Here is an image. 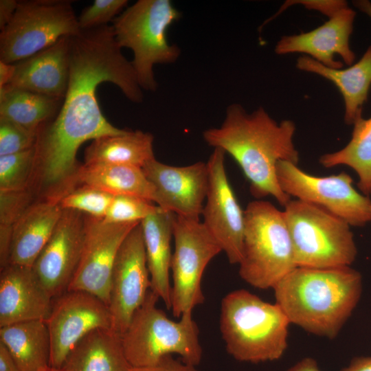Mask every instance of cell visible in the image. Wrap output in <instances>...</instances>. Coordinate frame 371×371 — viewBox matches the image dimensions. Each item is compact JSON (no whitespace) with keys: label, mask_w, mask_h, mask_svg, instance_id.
<instances>
[{"label":"cell","mask_w":371,"mask_h":371,"mask_svg":"<svg viewBox=\"0 0 371 371\" xmlns=\"http://www.w3.org/2000/svg\"><path fill=\"white\" fill-rule=\"evenodd\" d=\"M120 88L134 103L144 95L131 63L122 53L112 25L81 30L70 38L67 89L56 116L39 131L33 185L42 196L63 192L81 166L76 154L88 140L123 134L104 116L96 96L101 83Z\"/></svg>","instance_id":"1"},{"label":"cell","mask_w":371,"mask_h":371,"mask_svg":"<svg viewBox=\"0 0 371 371\" xmlns=\"http://www.w3.org/2000/svg\"><path fill=\"white\" fill-rule=\"evenodd\" d=\"M295 131L292 120L278 123L262 107L249 113L235 103L227 106L222 124L204 131L203 137L209 146L234 158L249 181L254 196H271L284 207L291 197L278 184L276 165L280 161L297 165Z\"/></svg>","instance_id":"2"},{"label":"cell","mask_w":371,"mask_h":371,"mask_svg":"<svg viewBox=\"0 0 371 371\" xmlns=\"http://www.w3.org/2000/svg\"><path fill=\"white\" fill-rule=\"evenodd\" d=\"M273 289L276 303L291 324L332 339L357 307L363 280L360 272L350 266L296 267Z\"/></svg>","instance_id":"3"},{"label":"cell","mask_w":371,"mask_h":371,"mask_svg":"<svg viewBox=\"0 0 371 371\" xmlns=\"http://www.w3.org/2000/svg\"><path fill=\"white\" fill-rule=\"evenodd\" d=\"M290 324L276 303L245 289L232 291L222 300L220 330L227 352L238 361L257 363L281 358Z\"/></svg>","instance_id":"4"},{"label":"cell","mask_w":371,"mask_h":371,"mask_svg":"<svg viewBox=\"0 0 371 371\" xmlns=\"http://www.w3.org/2000/svg\"><path fill=\"white\" fill-rule=\"evenodd\" d=\"M159 297L150 289L120 335L124 354L134 368L156 365L164 357L176 354L188 364L196 366L203 350L199 330L192 314L173 321L157 307Z\"/></svg>","instance_id":"5"},{"label":"cell","mask_w":371,"mask_h":371,"mask_svg":"<svg viewBox=\"0 0 371 371\" xmlns=\"http://www.w3.org/2000/svg\"><path fill=\"white\" fill-rule=\"evenodd\" d=\"M181 16L170 0H139L112 21L118 45L133 52L131 63L142 90H157L155 65L179 58L180 49L168 42L167 30Z\"/></svg>","instance_id":"6"},{"label":"cell","mask_w":371,"mask_h":371,"mask_svg":"<svg viewBox=\"0 0 371 371\" xmlns=\"http://www.w3.org/2000/svg\"><path fill=\"white\" fill-rule=\"evenodd\" d=\"M243 251L239 276L251 286L273 289L296 267L283 211L256 200L244 211Z\"/></svg>","instance_id":"7"},{"label":"cell","mask_w":371,"mask_h":371,"mask_svg":"<svg viewBox=\"0 0 371 371\" xmlns=\"http://www.w3.org/2000/svg\"><path fill=\"white\" fill-rule=\"evenodd\" d=\"M296 267L351 266L357 248L350 225L326 210L291 199L283 211Z\"/></svg>","instance_id":"8"},{"label":"cell","mask_w":371,"mask_h":371,"mask_svg":"<svg viewBox=\"0 0 371 371\" xmlns=\"http://www.w3.org/2000/svg\"><path fill=\"white\" fill-rule=\"evenodd\" d=\"M80 31L70 1H18L12 19L1 31L0 60L18 63Z\"/></svg>","instance_id":"9"},{"label":"cell","mask_w":371,"mask_h":371,"mask_svg":"<svg viewBox=\"0 0 371 371\" xmlns=\"http://www.w3.org/2000/svg\"><path fill=\"white\" fill-rule=\"evenodd\" d=\"M171 308L175 317L192 314L205 300L201 282L209 262L222 249L199 220L174 215Z\"/></svg>","instance_id":"10"},{"label":"cell","mask_w":371,"mask_h":371,"mask_svg":"<svg viewBox=\"0 0 371 371\" xmlns=\"http://www.w3.org/2000/svg\"><path fill=\"white\" fill-rule=\"evenodd\" d=\"M276 175L280 188L290 197L318 205L350 226L362 227L371 221V199L353 187L352 178L345 172L317 177L280 161Z\"/></svg>","instance_id":"11"},{"label":"cell","mask_w":371,"mask_h":371,"mask_svg":"<svg viewBox=\"0 0 371 371\" xmlns=\"http://www.w3.org/2000/svg\"><path fill=\"white\" fill-rule=\"evenodd\" d=\"M51 340L50 367L60 369L75 346L90 332L112 329L109 306L82 291H66L52 299L45 320Z\"/></svg>","instance_id":"12"},{"label":"cell","mask_w":371,"mask_h":371,"mask_svg":"<svg viewBox=\"0 0 371 371\" xmlns=\"http://www.w3.org/2000/svg\"><path fill=\"white\" fill-rule=\"evenodd\" d=\"M139 223H110L86 214L82 255L67 291L89 293L109 306L116 255L126 236Z\"/></svg>","instance_id":"13"},{"label":"cell","mask_w":371,"mask_h":371,"mask_svg":"<svg viewBox=\"0 0 371 371\" xmlns=\"http://www.w3.org/2000/svg\"><path fill=\"white\" fill-rule=\"evenodd\" d=\"M141 223V222H140ZM140 223L126 236L116 255L111 278L109 308L112 330L121 335L150 289Z\"/></svg>","instance_id":"14"},{"label":"cell","mask_w":371,"mask_h":371,"mask_svg":"<svg viewBox=\"0 0 371 371\" xmlns=\"http://www.w3.org/2000/svg\"><path fill=\"white\" fill-rule=\"evenodd\" d=\"M225 155L221 148H214L207 161L208 188L202 223L225 253L229 262L238 265L243 251L244 211L228 181Z\"/></svg>","instance_id":"15"},{"label":"cell","mask_w":371,"mask_h":371,"mask_svg":"<svg viewBox=\"0 0 371 371\" xmlns=\"http://www.w3.org/2000/svg\"><path fill=\"white\" fill-rule=\"evenodd\" d=\"M86 236V214L63 210L49 240L32 268L50 296L67 290L80 263Z\"/></svg>","instance_id":"16"},{"label":"cell","mask_w":371,"mask_h":371,"mask_svg":"<svg viewBox=\"0 0 371 371\" xmlns=\"http://www.w3.org/2000/svg\"><path fill=\"white\" fill-rule=\"evenodd\" d=\"M142 170L154 187V203L160 209L199 220L208 188L207 163L199 161L186 166H173L154 158Z\"/></svg>","instance_id":"17"},{"label":"cell","mask_w":371,"mask_h":371,"mask_svg":"<svg viewBox=\"0 0 371 371\" xmlns=\"http://www.w3.org/2000/svg\"><path fill=\"white\" fill-rule=\"evenodd\" d=\"M356 12L348 6L344 8L322 25L305 33L284 36L276 45V54L284 55L303 53L323 65L341 69L340 56L347 65H352L355 54L350 46Z\"/></svg>","instance_id":"18"},{"label":"cell","mask_w":371,"mask_h":371,"mask_svg":"<svg viewBox=\"0 0 371 371\" xmlns=\"http://www.w3.org/2000/svg\"><path fill=\"white\" fill-rule=\"evenodd\" d=\"M52 297L32 267L9 264L0 273V327L33 321H45Z\"/></svg>","instance_id":"19"},{"label":"cell","mask_w":371,"mask_h":371,"mask_svg":"<svg viewBox=\"0 0 371 371\" xmlns=\"http://www.w3.org/2000/svg\"><path fill=\"white\" fill-rule=\"evenodd\" d=\"M70 38L62 37L52 45L14 63V76L4 87L63 99L69 82Z\"/></svg>","instance_id":"20"},{"label":"cell","mask_w":371,"mask_h":371,"mask_svg":"<svg viewBox=\"0 0 371 371\" xmlns=\"http://www.w3.org/2000/svg\"><path fill=\"white\" fill-rule=\"evenodd\" d=\"M62 212L57 202L47 199L34 201L13 225L9 264L32 267L51 237Z\"/></svg>","instance_id":"21"},{"label":"cell","mask_w":371,"mask_h":371,"mask_svg":"<svg viewBox=\"0 0 371 371\" xmlns=\"http://www.w3.org/2000/svg\"><path fill=\"white\" fill-rule=\"evenodd\" d=\"M296 67L330 80L338 88L344 102L346 124L352 125L362 116L371 86V45L358 62L346 69L327 67L308 56L299 57Z\"/></svg>","instance_id":"22"},{"label":"cell","mask_w":371,"mask_h":371,"mask_svg":"<svg viewBox=\"0 0 371 371\" xmlns=\"http://www.w3.org/2000/svg\"><path fill=\"white\" fill-rule=\"evenodd\" d=\"M174 214L159 210L140 223L150 278V290L171 308L170 272Z\"/></svg>","instance_id":"23"},{"label":"cell","mask_w":371,"mask_h":371,"mask_svg":"<svg viewBox=\"0 0 371 371\" xmlns=\"http://www.w3.org/2000/svg\"><path fill=\"white\" fill-rule=\"evenodd\" d=\"M62 368L67 371H133L119 334L112 329H95L71 350Z\"/></svg>","instance_id":"24"},{"label":"cell","mask_w":371,"mask_h":371,"mask_svg":"<svg viewBox=\"0 0 371 371\" xmlns=\"http://www.w3.org/2000/svg\"><path fill=\"white\" fill-rule=\"evenodd\" d=\"M80 185L92 186L113 196H135L153 203L155 200L153 186L146 178L142 168L136 166L82 164L71 179L65 193Z\"/></svg>","instance_id":"25"},{"label":"cell","mask_w":371,"mask_h":371,"mask_svg":"<svg viewBox=\"0 0 371 371\" xmlns=\"http://www.w3.org/2000/svg\"><path fill=\"white\" fill-rule=\"evenodd\" d=\"M0 342L8 348L20 371H45L51 368V340L45 321L0 327Z\"/></svg>","instance_id":"26"},{"label":"cell","mask_w":371,"mask_h":371,"mask_svg":"<svg viewBox=\"0 0 371 371\" xmlns=\"http://www.w3.org/2000/svg\"><path fill=\"white\" fill-rule=\"evenodd\" d=\"M153 135L139 130H126L117 135L102 137L86 148L84 164H118L142 168L155 158Z\"/></svg>","instance_id":"27"},{"label":"cell","mask_w":371,"mask_h":371,"mask_svg":"<svg viewBox=\"0 0 371 371\" xmlns=\"http://www.w3.org/2000/svg\"><path fill=\"white\" fill-rule=\"evenodd\" d=\"M63 99L30 91L0 88V118L37 134L58 112Z\"/></svg>","instance_id":"28"},{"label":"cell","mask_w":371,"mask_h":371,"mask_svg":"<svg viewBox=\"0 0 371 371\" xmlns=\"http://www.w3.org/2000/svg\"><path fill=\"white\" fill-rule=\"evenodd\" d=\"M350 142L339 150L322 155L319 163L326 168L344 165L357 175V186L366 196L371 194V117H359L353 123Z\"/></svg>","instance_id":"29"},{"label":"cell","mask_w":371,"mask_h":371,"mask_svg":"<svg viewBox=\"0 0 371 371\" xmlns=\"http://www.w3.org/2000/svg\"><path fill=\"white\" fill-rule=\"evenodd\" d=\"M35 165V146L18 153L0 156V191L30 189Z\"/></svg>","instance_id":"30"},{"label":"cell","mask_w":371,"mask_h":371,"mask_svg":"<svg viewBox=\"0 0 371 371\" xmlns=\"http://www.w3.org/2000/svg\"><path fill=\"white\" fill-rule=\"evenodd\" d=\"M113 196L86 185L75 187L57 201L63 210H72L85 214L104 218Z\"/></svg>","instance_id":"31"},{"label":"cell","mask_w":371,"mask_h":371,"mask_svg":"<svg viewBox=\"0 0 371 371\" xmlns=\"http://www.w3.org/2000/svg\"><path fill=\"white\" fill-rule=\"evenodd\" d=\"M159 210L155 203L131 195L113 196L105 216L110 223L141 222Z\"/></svg>","instance_id":"32"},{"label":"cell","mask_w":371,"mask_h":371,"mask_svg":"<svg viewBox=\"0 0 371 371\" xmlns=\"http://www.w3.org/2000/svg\"><path fill=\"white\" fill-rule=\"evenodd\" d=\"M127 0H95L85 8L78 22L81 30L106 25L113 21L127 5Z\"/></svg>","instance_id":"33"},{"label":"cell","mask_w":371,"mask_h":371,"mask_svg":"<svg viewBox=\"0 0 371 371\" xmlns=\"http://www.w3.org/2000/svg\"><path fill=\"white\" fill-rule=\"evenodd\" d=\"M37 134L0 118V156L12 155L35 146Z\"/></svg>","instance_id":"34"},{"label":"cell","mask_w":371,"mask_h":371,"mask_svg":"<svg viewBox=\"0 0 371 371\" xmlns=\"http://www.w3.org/2000/svg\"><path fill=\"white\" fill-rule=\"evenodd\" d=\"M30 189L0 191V228L12 229L13 225L34 202Z\"/></svg>","instance_id":"35"},{"label":"cell","mask_w":371,"mask_h":371,"mask_svg":"<svg viewBox=\"0 0 371 371\" xmlns=\"http://www.w3.org/2000/svg\"><path fill=\"white\" fill-rule=\"evenodd\" d=\"M293 5H301L308 10L318 11L328 18L335 16L340 10L348 6V3L344 0H289L286 1L278 12L269 21H267L265 24L275 19Z\"/></svg>","instance_id":"36"},{"label":"cell","mask_w":371,"mask_h":371,"mask_svg":"<svg viewBox=\"0 0 371 371\" xmlns=\"http://www.w3.org/2000/svg\"><path fill=\"white\" fill-rule=\"evenodd\" d=\"M133 371H199L196 366L174 359L171 355L164 357L156 365L143 368H134Z\"/></svg>","instance_id":"37"},{"label":"cell","mask_w":371,"mask_h":371,"mask_svg":"<svg viewBox=\"0 0 371 371\" xmlns=\"http://www.w3.org/2000/svg\"><path fill=\"white\" fill-rule=\"evenodd\" d=\"M18 1L1 0L0 1V29L1 31L10 23L12 19L16 8Z\"/></svg>","instance_id":"38"},{"label":"cell","mask_w":371,"mask_h":371,"mask_svg":"<svg viewBox=\"0 0 371 371\" xmlns=\"http://www.w3.org/2000/svg\"><path fill=\"white\" fill-rule=\"evenodd\" d=\"M0 371H20L8 348L0 342Z\"/></svg>","instance_id":"39"},{"label":"cell","mask_w":371,"mask_h":371,"mask_svg":"<svg viewBox=\"0 0 371 371\" xmlns=\"http://www.w3.org/2000/svg\"><path fill=\"white\" fill-rule=\"evenodd\" d=\"M340 371H371V356L355 357Z\"/></svg>","instance_id":"40"},{"label":"cell","mask_w":371,"mask_h":371,"mask_svg":"<svg viewBox=\"0 0 371 371\" xmlns=\"http://www.w3.org/2000/svg\"><path fill=\"white\" fill-rule=\"evenodd\" d=\"M15 70L14 63H8L0 60V88L10 83L14 76Z\"/></svg>","instance_id":"41"},{"label":"cell","mask_w":371,"mask_h":371,"mask_svg":"<svg viewBox=\"0 0 371 371\" xmlns=\"http://www.w3.org/2000/svg\"><path fill=\"white\" fill-rule=\"evenodd\" d=\"M285 371H322L317 362L311 357H305Z\"/></svg>","instance_id":"42"},{"label":"cell","mask_w":371,"mask_h":371,"mask_svg":"<svg viewBox=\"0 0 371 371\" xmlns=\"http://www.w3.org/2000/svg\"><path fill=\"white\" fill-rule=\"evenodd\" d=\"M353 5L360 11L365 13L371 19V2L368 0H357L353 1Z\"/></svg>","instance_id":"43"},{"label":"cell","mask_w":371,"mask_h":371,"mask_svg":"<svg viewBox=\"0 0 371 371\" xmlns=\"http://www.w3.org/2000/svg\"><path fill=\"white\" fill-rule=\"evenodd\" d=\"M45 371H67V370L65 369H64V368L55 369V368H49V369H47Z\"/></svg>","instance_id":"44"}]
</instances>
